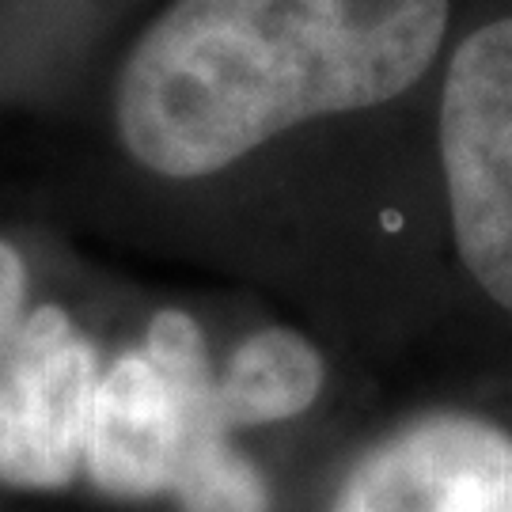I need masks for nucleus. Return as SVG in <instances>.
<instances>
[{
  "label": "nucleus",
  "mask_w": 512,
  "mask_h": 512,
  "mask_svg": "<svg viewBox=\"0 0 512 512\" xmlns=\"http://www.w3.org/2000/svg\"><path fill=\"white\" fill-rule=\"evenodd\" d=\"M444 31L448 0H175L129 50L114 126L152 175L205 179L300 122L403 95Z\"/></svg>",
  "instance_id": "obj_1"
},
{
  "label": "nucleus",
  "mask_w": 512,
  "mask_h": 512,
  "mask_svg": "<svg viewBox=\"0 0 512 512\" xmlns=\"http://www.w3.org/2000/svg\"><path fill=\"white\" fill-rule=\"evenodd\" d=\"M440 164L459 258L482 293L512 311V16L486 23L452 57Z\"/></svg>",
  "instance_id": "obj_2"
},
{
  "label": "nucleus",
  "mask_w": 512,
  "mask_h": 512,
  "mask_svg": "<svg viewBox=\"0 0 512 512\" xmlns=\"http://www.w3.org/2000/svg\"><path fill=\"white\" fill-rule=\"evenodd\" d=\"M99 376V349L69 311H27L0 353V490L61 494L80 482Z\"/></svg>",
  "instance_id": "obj_3"
},
{
  "label": "nucleus",
  "mask_w": 512,
  "mask_h": 512,
  "mask_svg": "<svg viewBox=\"0 0 512 512\" xmlns=\"http://www.w3.org/2000/svg\"><path fill=\"white\" fill-rule=\"evenodd\" d=\"M330 512H512V433L467 410H437L368 444Z\"/></svg>",
  "instance_id": "obj_4"
},
{
  "label": "nucleus",
  "mask_w": 512,
  "mask_h": 512,
  "mask_svg": "<svg viewBox=\"0 0 512 512\" xmlns=\"http://www.w3.org/2000/svg\"><path fill=\"white\" fill-rule=\"evenodd\" d=\"M141 349L167 372L183 410L179 463L167 501L179 512H274L270 478L236 444V429L220 410L202 327L179 308L156 311Z\"/></svg>",
  "instance_id": "obj_5"
},
{
  "label": "nucleus",
  "mask_w": 512,
  "mask_h": 512,
  "mask_svg": "<svg viewBox=\"0 0 512 512\" xmlns=\"http://www.w3.org/2000/svg\"><path fill=\"white\" fill-rule=\"evenodd\" d=\"M183 410L167 372L141 346L103 365L80 478L107 501H167L179 463Z\"/></svg>",
  "instance_id": "obj_6"
},
{
  "label": "nucleus",
  "mask_w": 512,
  "mask_h": 512,
  "mask_svg": "<svg viewBox=\"0 0 512 512\" xmlns=\"http://www.w3.org/2000/svg\"><path fill=\"white\" fill-rule=\"evenodd\" d=\"M327 384V365L304 334L285 327L255 330L217 372V399L232 429H258L300 418Z\"/></svg>",
  "instance_id": "obj_7"
},
{
  "label": "nucleus",
  "mask_w": 512,
  "mask_h": 512,
  "mask_svg": "<svg viewBox=\"0 0 512 512\" xmlns=\"http://www.w3.org/2000/svg\"><path fill=\"white\" fill-rule=\"evenodd\" d=\"M27 266L8 239H0V353L27 319Z\"/></svg>",
  "instance_id": "obj_8"
}]
</instances>
